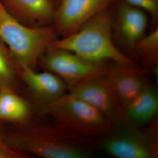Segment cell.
I'll list each match as a JSON object with an SVG mask.
<instances>
[{
    "label": "cell",
    "instance_id": "30bf717a",
    "mask_svg": "<svg viewBox=\"0 0 158 158\" xmlns=\"http://www.w3.org/2000/svg\"><path fill=\"white\" fill-rule=\"evenodd\" d=\"M19 73L34 98L46 110L68 91V85L62 80L49 71L39 73L23 66L19 68Z\"/></svg>",
    "mask_w": 158,
    "mask_h": 158
},
{
    "label": "cell",
    "instance_id": "7c38bea8",
    "mask_svg": "<svg viewBox=\"0 0 158 158\" xmlns=\"http://www.w3.org/2000/svg\"><path fill=\"white\" fill-rule=\"evenodd\" d=\"M18 20L42 25L53 23L56 0H1Z\"/></svg>",
    "mask_w": 158,
    "mask_h": 158
},
{
    "label": "cell",
    "instance_id": "ba28073f",
    "mask_svg": "<svg viewBox=\"0 0 158 158\" xmlns=\"http://www.w3.org/2000/svg\"><path fill=\"white\" fill-rule=\"evenodd\" d=\"M108 74L70 87L68 93L98 109L114 125L124 124L122 110L115 96Z\"/></svg>",
    "mask_w": 158,
    "mask_h": 158
},
{
    "label": "cell",
    "instance_id": "9c48e42d",
    "mask_svg": "<svg viewBox=\"0 0 158 158\" xmlns=\"http://www.w3.org/2000/svg\"><path fill=\"white\" fill-rule=\"evenodd\" d=\"M148 23L146 12L125 1L120 4L113 27L119 43L131 57H135V46L146 35Z\"/></svg>",
    "mask_w": 158,
    "mask_h": 158
},
{
    "label": "cell",
    "instance_id": "9a60e30c",
    "mask_svg": "<svg viewBox=\"0 0 158 158\" xmlns=\"http://www.w3.org/2000/svg\"><path fill=\"white\" fill-rule=\"evenodd\" d=\"M135 56L138 57L147 68H158V28L145 35L135 46Z\"/></svg>",
    "mask_w": 158,
    "mask_h": 158
},
{
    "label": "cell",
    "instance_id": "52a82bcc",
    "mask_svg": "<svg viewBox=\"0 0 158 158\" xmlns=\"http://www.w3.org/2000/svg\"><path fill=\"white\" fill-rule=\"evenodd\" d=\"M115 0H56L53 23L57 34L66 37L77 31L97 14L108 10Z\"/></svg>",
    "mask_w": 158,
    "mask_h": 158
},
{
    "label": "cell",
    "instance_id": "3957f363",
    "mask_svg": "<svg viewBox=\"0 0 158 158\" xmlns=\"http://www.w3.org/2000/svg\"><path fill=\"white\" fill-rule=\"evenodd\" d=\"M54 27H31L11 14L0 0V40L5 44L19 68L35 69L40 58L56 40Z\"/></svg>",
    "mask_w": 158,
    "mask_h": 158
},
{
    "label": "cell",
    "instance_id": "8fae6325",
    "mask_svg": "<svg viewBox=\"0 0 158 158\" xmlns=\"http://www.w3.org/2000/svg\"><path fill=\"white\" fill-rule=\"evenodd\" d=\"M146 72L147 70H140L135 66L115 65L111 69L108 74L121 110L149 85L145 75Z\"/></svg>",
    "mask_w": 158,
    "mask_h": 158
},
{
    "label": "cell",
    "instance_id": "277c9868",
    "mask_svg": "<svg viewBox=\"0 0 158 158\" xmlns=\"http://www.w3.org/2000/svg\"><path fill=\"white\" fill-rule=\"evenodd\" d=\"M47 110L58 125L87 139L107 134L114 125L98 109L69 93L52 103Z\"/></svg>",
    "mask_w": 158,
    "mask_h": 158
},
{
    "label": "cell",
    "instance_id": "5bb4252c",
    "mask_svg": "<svg viewBox=\"0 0 158 158\" xmlns=\"http://www.w3.org/2000/svg\"><path fill=\"white\" fill-rule=\"evenodd\" d=\"M31 109L27 102L17 95L12 88H0V118L22 122L28 118Z\"/></svg>",
    "mask_w": 158,
    "mask_h": 158
},
{
    "label": "cell",
    "instance_id": "4fadbf2b",
    "mask_svg": "<svg viewBox=\"0 0 158 158\" xmlns=\"http://www.w3.org/2000/svg\"><path fill=\"white\" fill-rule=\"evenodd\" d=\"M158 111V96L156 89L148 85L141 93L122 108L124 124L133 127L150 123Z\"/></svg>",
    "mask_w": 158,
    "mask_h": 158
},
{
    "label": "cell",
    "instance_id": "8992f818",
    "mask_svg": "<svg viewBox=\"0 0 158 158\" xmlns=\"http://www.w3.org/2000/svg\"><path fill=\"white\" fill-rule=\"evenodd\" d=\"M109 132L101 143L102 149L109 155L117 158L157 157L156 139L148 133L125 124Z\"/></svg>",
    "mask_w": 158,
    "mask_h": 158
},
{
    "label": "cell",
    "instance_id": "2e32d148",
    "mask_svg": "<svg viewBox=\"0 0 158 158\" xmlns=\"http://www.w3.org/2000/svg\"><path fill=\"white\" fill-rule=\"evenodd\" d=\"M16 64L11 53L0 40V88H12L16 79Z\"/></svg>",
    "mask_w": 158,
    "mask_h": 158
},
{
    "label": "cell",
    "instance_id": "ac0fdd59",
    "mask_svg": "<svg viewBox=\"0 0 158 158\" xmlns=\"http://www.w3.org/2000/svg\"><path fill=\"white\" fill-rule=\"evenodd\" d=\"M27 154L18 151L11 147L6 142L5 136L0 133V158H23Z\"/></svg>",
    "mask_w": 158,
    "mask_h": 158
},
{
    "label": "cell",
    "instance_id": "6da1fadb",
    "mask_svg": "<svg viewBox=\"0 0 158 158\" xmlns=\"http://www.w3.org/2000/svg\"><path fill=\"white\" fill-rule=\"evenodd\" d=\"M113 18L108 10L92 17L77 31L56 39L51 48L70 51L85 60L96 63L112 62L120 66H135L130 56L114 44Z\"/></svg>",
    "mask_w": 158,
    "mask_h": 158
},
{
    "label": "cell",
    "instance_id": "e0dca14e",
    "mask_svg": "<svg viewBox=\"0 0 158 158\" xmlns=\"http://www.w3.org/2000/svg\"><path fill=\"white\" fill-rule=\"evenodd\" d=\"M124 1L149 14L155 23L158 21V0H125Z\"/></svg>",
    "mask_w": 158,
    "mask_h": 158
},
{
    "label": "cell",
    "instance_id": "7a4b0ae2",
    "mask_svg": "<svg viewBox=\"0 0 158 158\" xmlns=\"http://www.w3.org/2000/svg\"><path fill=\"white\" fill-rule=\"evenodd\" d=\"M5 138L14 149L42 158H89L93 156L89 139L75 135L59 125H34L9 133Z\"/></svg>",
    "mask_w": 158,
    "mask_h": 158
},
{
    "label": "cell",
    "instance_id": "5b68a950",
    "mask_svg": "<svg viewBox=\"0 0 158 158\" xmlns=\"http://www.w3.org/2000/svg\"><path fill=\"white\" fill-rule=\"evenodd\" d=\"M40 64L55 74L68 89L85 81L109 73L111 68L106 63L90 62L70 51L49 47L40 58Z\"/></svg>",
    "mask_w": 158,
    "mask_h": 158
}]
</instances>
